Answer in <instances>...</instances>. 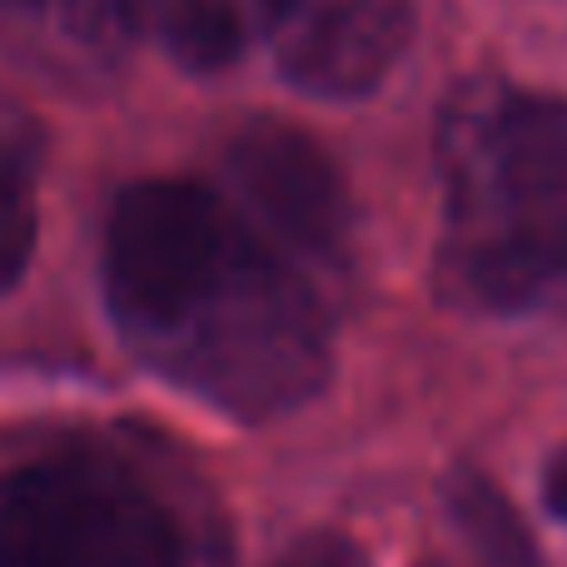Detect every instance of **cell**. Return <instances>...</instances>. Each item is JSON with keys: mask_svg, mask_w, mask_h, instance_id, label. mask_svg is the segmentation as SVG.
Here are the masks:
<instances>
[{"mask_svg": "<svg viewBox=\"0 0 567 567\" xmlns=\"http://www.w3.org/2000/svg\"><path fill=\"white\" fill-rule=\"evenodd\" d=\"M105 303L155 379L239 423L319 399L333 363L329 293L225 189L140 179L100 245Z\"/></svg>", "mask_w": 567, "mask_h": 567, "instance_id": "6da1fadb", "label": "cell"}, {"mask_svg": "<svg viewBox=\"0 0 567 567\" xmlns=\"http://www.w3.org/2000/svg\"><path fill=\"white\" fill-rule=\"evenodd\" d=\"M439 289L493 319L567 313V105L463 80L439 105Z\"/></svg>", "mask_w": 567, "mask_h": 567, "instance_id": "7a4b0ae2", "label": "cell"}, {"mask_svg": "<svg viewBox=\"0 0 567 567\" xmlns=\"http://www.w3.org/2000/svg\"><path fill=\"white\" fill-rule=\"evenodd\" d=\"M205 543L155 458L65 433L0 463V567H199Z\"/></svg>", "mask_w": 567, "mask_h": 567, "instance_id": "3957f363", "label": "cell"}, {"mask_svg": "<svg viewBox=\"0 0 567 567\" xmlns=\"http://www.w3.org/2000/svg\"><path fill=\"white\" fill-rule=\"evenodd\" d=\"M225 169V195L265 235H275L319 279L343 275L353 245V205L333 159L309 135L279 125V120H255L235 135Z\"/></svg>", "mask_w": 567, "mask_h": 567, "instance_id": "277c9868", "label": "cell"}, {"mask_svg": "<svg viewBox=\"0 0 567 567\" xmlns=\"http://www.w3.org/2000/svg\"><path fill=\"white\" fill-rule=\"evenodd\" d=\"M419 0H279L269 45L293 90L359 100L389 80L413 40Z\"/></svg>", "mask_w": 567, "mask_h": 567, "instance_id": "5b68a950", "label": "cell"}, {"mask_svg": "<svg viewBox=\"0 0 567 567\" xmlns=\"http://www.w3.org/2000/svg\"><path fill=\"white\" fill-rule=\"evenodd\" d=\"M279 0H110V25L150 40L185 70H225L269 40Z\"/></svg>", "mask_w": 567, "mask_h": 567, "instance_id": "8992f818", "label": "cell"}, {"mask_svg": "<svg viewBox=\"0 0 567 567\" xmlns=\"http://www.w3.org/2000/svg\"><path fill=\"white\" fill-rule=\"evenodd\" d=\"M40 225V135L10 95H0V289L20 279Z\"/></svg>", "mask_w": 567, "mask_h": 567, "instance_id": "52a82bcc", "label": "cell"}, {"mask_svg": "<svg viewBox=\"0 0 567 567\" xmlns=\"http://www.w3.org/2000/svg\"><path fill=\"white\" fill-rule=\"evenodd\" d=\"M275 567H369V558L339 533H313V538L293 543Z\"/></svg>", "mask_w": 567, "mask_h": 567, "instance_id": "ba28073f", "label": "cell"}, {"mask_svg": "<svg viewBox=\"0 0 567 567\" xmlns=\"http://www.w3.org/2000/svg\"><path fill=\"white\" fill-rule=\"evenodd\" d=\"M543 498H548V508L567 523V443H563L558 453H553L548 473H543Z\"/></svg>", "mask_w": 567, "mask_h": 567, "instance_id": "9c48e42d", "label": "cell"}, {"mask_svg": "<svg viewBox=\"0 0 567 567\" xmlns=\"http://www.w3.org/2000/svg\"><path fill=\"white\" fill-rule=\"evenodd\" d=\"M429 567H443V563H429Z\"/></svg>", "mask_w": 567, "mask_h": 567, "instance_id": "30bf717a", "label": "cell"}]
</instances>
